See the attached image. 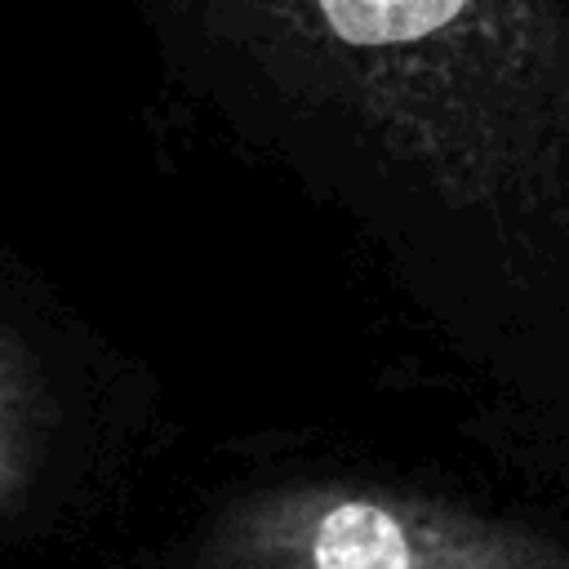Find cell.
<instances>
[{"label": "cell", "mask_w": 569, "mask_h": 569, "mask_svg": "<svg viewBox=\"0 0 569 569\" xmlns=\"http://www.w3.org/2000/svg\"><path fill=\"white\" fill-rule=\"evenodd\" d=\"M107 569H569V516L418 462L271 445Z\"/></svg>", "instance_id": "obj_2"}, {"label": "cell", "mask_w": 569, "mask_h": 569, "mask_svg": "<svg viewBox=\"0 0 569 569\" xmlns=\"http://www.w3.org/2000/svg\"><path fill=\"white\" fill-rule=\"evenodd\" d=\"M164 102L325 218L453 431L569 516V0H107Z\"/></svg>", "instance_id": "obj_1"}, {"label": "cell", "mask_w": 569, "mask_h": 569, "mask_svg": "<svg viewBox=\"0 0 569 569\" xmlns=\"http://www.w3.org/2000/svg\"><path fill=\"white\" fill-rule=\"evenodd\" d=\"M160 440L156 378L0 267V556L102 551Z\"/></svg>", "instance_id": "obj_3"}]
</instances>
